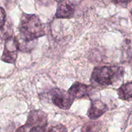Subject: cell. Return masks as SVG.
Segmentation results:
<instances>
[{
    "label": "cell",
    "instance_id": "cell-1",
    "mask_svg": "<svg viewBox=\"0 0 132 132\" xmlns=\"http://www.w3.org/2000/svg\"><path fill=\"white\" fill-rule=\"evenodd\" d=\"M20 41L33 42L45 35V27L38 16L34 14H23L19 25Z\"/></svg>",
    "mask_w": 132,
    "mask_h": 132
},
{
    "label": "cell",
    "instance_id": "cell-2",
    "mask_svg": "<svg viewBox=\"0 0 132 132\" xmlns=\"http://www.w3.org/2000/svg\"><path fill=\"white\" fill-rule=\"evenodd\" d=\"M124 72V68L118 66L96 67L92 72L91 82L95 86L106 87L120 81Z\"/></svg>",
    "mask_w": 132,
    "mask_h": 132
},
{
    "label": "cell",
    "instance_id": "cell-3",
    "mask_svg": "<svg viewBox=\"0 0 132 132\" xmlns=\"http://www.w3.org/2000/svg\"><path fill=\"white\" fill-rule=\"evenodd\" d=\"M50 95L53 104L63 110L69 109L75 100L68 92L57 88L50 90Z\"/></svg>",
    "mask_w": 132,
    "mask_h": 132
},
{
    "label": "cell",
    "instance_id": "cell-4",
    "mask_svg": "<svg viewBox=\"0 0 132 132\" xmlns=\"http://www.w3.org/2000/svg\"><path fill=\"white\" fill-rule=\"evenodd\" d=\"M19 50V43L17 37H11L5 40L1 60L5 63L14 64Z\"/></svg>",
    "mask_w": 132,
    "mask_h": 132
},
{
    "label": "cell",
    "instance_id": "cell-5",
    "mask_svg": "<svg viewBox=\"0 0 132 132\" xmlns=\"http://www.w3.org/2000/svg\"><path fill=\"white\" fill-rule=\"evenodd\" d=\"M47 124V115L40 110L31 111L28 115L27 122L23 126L28 131L30 128L35 126H46Z\"/></svg>",
    "mask_w": 132,
    "mask_h": 132
},
{
    "label": "cell",
    "instance_id": "cell-6",
    "mask_svg": "<svg viewBox=\"0 0 132 132\" xmlns=\"http://www.w3.org/2000/svg\"><path fill=\"white\" fill-rule=\"evenodd\" d=\"M75 5L71 0H60L55 17L58 19H70L75 14Z\"/></svg>",
    "mask_w": 132,
    "mask_h": 132
},
{
    "label": "cell",
    "instance_id": "cell-7",
    "mask_svg": "<svg viewBox=\"0 0 132 132\" xmlns=\"http://www.w3.org/2000/svg\"><path fill=\"white\" fill-rule=\"evenodd\" d=\"M67 92L74 99H80L89 96L93 92V86L76 82L70 87Z\"/></svg>",
    "mask_w": 132,
    "mask_h": 132
},
{
    "label": "cell",
    "instance_id": "cell-8",
    "mask_svg": "<svg viewBox=\"0 0 132 132\" xmlns=\"http://www.w3.org/2000/svg\"><path fill=\"white\" fill-rule=\"evenodd\" d=\"M108 110L107 106L100 100L92 101L87 112V116L91 119H96L104 114Z\"/></svg>",
    "mask_w": 132,
    "mask_h": 132
},
{
    "label": "cell",
    "instance_id": "cell-9",
    "mask_svg": "<svg viewBox=\"0 0 132 132\" xmlns=\"http://www.w3.org/2000/svg\"><path fill=\"white\" fill-rule=\"evenodd\" d=\"M117 92L119 98L122 100L126 101L132 100V82L123 84Z\"/></svg>",
    "mask_w": 132,
    "mask_h": 132
},
{
    "label": "cell",
    "instance_id": "cell-10",
    "mask_svg": "<svg viewBox=\"0 0 132 132\" xmlns=\"http://www.w3.org/2000/svg\"><path fill=\"white\" fill-rule=\"evenodd\" d=\"M100 124L97 122H89L84 125L82 128V132H99Z\"/></svg>",
    "mask_w": 132,
    "mask_h": 132
},
{
    "label": "cell",
    "instance_id": "cell-11",
    "mask_svg": "<svg viewBox=\"0 0 132 132\" xmlns=\"http://www.w3.org/2000/svg\"><path fill=\"white\" fill-rule=\"evenodd\" d=\"M12 28L10 25L9 26V24H8V26L5 24L4 27L1 29H0V36L3 39H5V40L9 37H12Z\"/></svg>",
    "mask_w": 132,
    "mask_h": 132
},
{
    "label": "cell",
    "instance_id": "cell-12",
    "mask_svg": "<svg viewBox=\"0 0 132 132\" xmlns=\"http://www.w3.org/2000/svg\"><path fill=\"white\" fill-rule=\"evenodd\" d=\"M45 132H67V130L63 125H57L49 128Z\"/></svg>",
    "mask_w": 132,
    "mask_h": 132
},
{
    "label": "cell",
    "instance_id": "cell-13",
    "mask_svg": "<svg viewBox=\"0 0 132 132\" xmlns=\"http://www.w3.org/2000/svg\"><path fill=\"white\" fill-rule=\"evenodd\" d=\"M6 23V12L3 8L0 7V29L4 27Z\"/></svg>",
    "mask_w": 132,
    "mask_h": 132
},
{
    "label": "cell",
    "instance_id": "cell-14",
    "mask_svg": "<svg viewBox=\"0 0 132 132\" xmlns=\"http://www.w3.org/2000/svg\"><path fill=\"white\" fill-rule=\"evenodd\" d=\"M46 131V126H35L28 130V132H45Z\"/></svg>",
    "mask_w": 132,
    "mask_h": 132
},
{
    "label": "cell",
    "instance_id": "cell-15",
    "mask_svg": "<svg viewBox=\"0 0 132 132\" xmlns=\"http://www.w3.org/2000/svg\"><path fill=\"white\" fill-rule=\"evenodd\" d=\"M113 2L115 3H120V4H124V3H129L131 0H112Z\"/></svg>",
    "mask_w": 132,
    "mask_h": 132
},
{
    "label": "cell",
    "instance_id": "cell-16",
    "mask_svg": "<svg viewBox=\"0 0 132 132\" xmlns=\"http://www.w3.org/2000/svg\"><path fill=\"white\" fill-rule=\"evenodd\" d=\"M131 15H132V10H131Z\"/></svg>",
    "mask_w": 132,
    "mask_h": 132
}]
</instances>
